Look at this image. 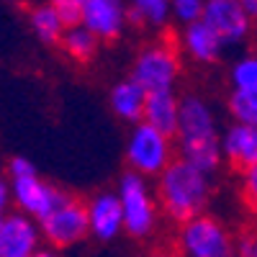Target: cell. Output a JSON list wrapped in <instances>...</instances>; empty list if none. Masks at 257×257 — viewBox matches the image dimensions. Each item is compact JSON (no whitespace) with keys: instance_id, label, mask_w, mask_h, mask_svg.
I'll return each instance as SVG.
<instances>
[{"instance_id":"1","label":"cell","mask_w":257,"mask_h":257,"mask_svg":"<svg viewBox=\"0 0 257 257\" xmlns=\"http://www.w3.org/2000/svg\"><path fill=\"white\" fill-rule=\"evenodd\" d=\"M178 157L188 160L208 175H216L224 165L221 157V132L213 113V105L201 93L180 95V121L175 134Z\"/></svg>"},{"instance_id":"2","label":"cell","mask_w":257,"mask_h":257,"mask_svg":"<svg viewBox=\"0 0 257 257\" xmlns=\"http://www.w3.org/2000/svg\"><path fill=\"white\" fill-rule=\"evenodd\" d=\"M155 193L162 216L180 226L206 213L213 198V175L203 173L183 157H175L173 165L157 178Z\"/></svg>"},{"instance_id":"3","label":"cell","mask_w":257,"mask_h":257,"mask_svg":"<svg viewBox=\"0 0 257 257\" xmlns=\"http://www.w3.org/2000/svg\"><path fill=\"white\" fill-rule=\"evenodd\" d=\"M116 193H118L121 211H123L126 237L137 239V242L155 237V231L160 229L162 211H160L155 188L149 185V178L134 173V170H123L116 183Z\"/></svg>"},{"instance_id":"4","label":"cell","mask_w":257,"mask_h":257,"mask_svg":"<svg viewBox=\"0 0 257 257\" xmlns=\"http://www.w3.org/2000/svg\"><path fill=\"white\" fill-rule=\"evenodd\" d=\"M123 157H126V170H134V173L149 180H157L178 157V147L173 137L149 126L147 121H139L128 128Z\"/></svg>"},{"instance_id":"5","label":"cell","mask_w":257,"mask_h":257,"mask_svg":"<svg viewBox=\"0 0 257 257\" xmlns=\"http://www.w3.org/2000/svg\"><path fill=\"white\" fill-rule=\"evenodd\" d=\"M175 249L183 257H239L237 234L208 211L178 226Z\"/></svg>"},{"instance_id":"6","label":"cell","mask_w":257,"mask_h":257,"mask_svg":"<svg viewBox=\"0 0 257 257\" xmlns=\"http://www.w3.org/2000/svg\"><path fill=\"white\" fill-rule=\"evenodd\" d=\"M183 75V54L178 41L155 39L144 44L132 62L128 77L139 82L147 93L157 90H175V85Z\"/></svg>"},{"instance_id":"7","label":"cell","mask_w":257,"mask_h":257,"mask_svg":"<svg viewBox=\"0 0 257 257\" xmlns=\"http://www.w3.org/2000/svg\"><path fill=\"white\" fill-rule=\"evenodd\" d=\"M44 244L52 249H67L90 237V221H88V203L77 196L64 198L49 216L39 221Z\"/></svg>"},{"instance_id":"8","label":"cell","mask_w":257,"mask_h":257,"mask_svg":"<svg viewBox=\"0 0 257 257\" xmlns=\"http://www.w3.org/2000/svg\"><path fill=\"white\" fill-rule=\"evenodd\" d=\"M11 193H13V208L29 213L31 219L41 221L70 196L67 190H62L59 185L49 183L47 178H41L39 173L13 178L11 180Z\"/></svg>"},{"instance_id":"9","label":"cell","mask_w":257,"mask_h":257,"mask_svg":"<svg viewBox=\"0 0 257 257\" xmlns=\"http://www.w3.org/2000/svg\"><path fill=\"white\" fill-rule=\"evenodd\" d=\"M203 24L219 34L224 47H237L254 34V21L244 13L242 0H206Z\"/></svg>"},{"instance_id":"10","label":"cell","mask_w":257,"mask_h":257,"mask_svg":"<svg viewBox=\"0 0 257 257\" xmlns=\"http://www.w3.org/2000/svg\"><path fill=\"white\" fill-rule=\"evenodd\" d=\"M41 247L44 237L39 221L13 208L0 224V257H34Z\"/></svg>"},{"instance_id":"11","label":"cell","mask_w":257,"mask_h":257,"mask_svg":"<svg viewBox=\"0 0 257 257\" xmlns=\"http://www.w3.org/2000/svg\"><path fill=\"white\" fill-rule=\"evenodd\" d=\"M80 24L90 29L103 44L118 41L128 26V3L126 0H85Z\"/></svg>"},{"instance_id":"12","label":"cell","mask_w":257,"mask_h":257,"mask_svg":"<svg viewBox=\"0 0 257 257\" xmlns=\"http://www.w3.org/2000/svg\"><path fill=\"white\" fill-rule=\"evenodd\" d=\"M85 203H88L90 237L95 242H103V244L118 239L123 234V211H121L118 193L111 190V188L95 190Z\"/></svg>"},{"instance_id":"13","label":"cell","mask_w":257,"mask_h":257,"mask_svg":"<svg viewBox=\"0 0 257 257\" xmlns=\"http://www.w3.org/2000/svg\"><path fill=\"white\" fill-rule=\"evenodd\" d=\"M221 157L234 173H247L257 167V126L229 123L221 132Z\"/></svg>"},{"instance_id":"14","label":"cell","mask_w":257,"mask_h":257,"mask_svg":"<svg viewBox=\"0 0 257 257\" xmlns=\"http://www.w3.org/2000/svg\"><path fill=\"white\" fill-rule=\"evenodd\" d=\"M178 47L180 54L188 57L193 64H203V67H211L224 57V41L219 39V34L213 31L208 24L198 21V24L183 26L178 34Z\"/></svg>"},{"instance_id":"15","label":"cell","mask_w":257,"mask_h":257,"mask_svg":"<svg viewBox=\"0 0 257 257\" xmlns=\"http://www.w3.org/2000/svg\"><path fill=\"white\" fill-rule=\"evenodd\" d=\"M147 90L132 77L116 80L108 90V108L111 113L123 123H139L144 121V105H147Z\"/></svg>"},{"instance_id":"16","label":"cell","mask_w":257,"mask_h":257,"mask_svg":"<svg viewBox=\"0 0 257 257\" xmlns=\"http://www.w3.org/2000/svg\"><path fill=\"white\" fill-rule=\"evenodd\" d=\"M144 121L175 139L178 121H180V95L175 90L149 93L147 95V105H144Z\"/></svg>"},{"instance_id":"17","label":"cell","mask_w":257,"mask_h":257,"mask_svg":"<svg viewBox=\"0 0 257 257\" xmlns=\"http://www.w3.org/2000/svg\"><path fill=\"white\" fill-rule=\"evenodd\" d=\"M26 24H29L31 34L47 47H59L64 31H67V24L62 21V16L54 11L52 3H39V6L29 8Z\"/></svg>"},{"instance_id":"18","label":"cell","mask_w":257,"mask_h":257,"mask_svg":"<svg viewBox=\"0 0 257 257\" xmlns=\"http://www.w3.org/2000/svg\"><path fill=\"white\" fill-rule=\"evenodd\" d=\"M128 26L162 31L173 21V0H126Z\"/></svg>"},{"instance_id":"19","label":"cell","mask_w":257,"mask_h":257,"mask_svg":"<svg viewBox=\"0 0 257 257\" xmlns=\"http://www.w3.org/2000/svg\"><path fill=\"white\" fill-rule=\"evenodd\" d=\"M100 44L103 41L90 29H85L82 24H75V26H67V31H64V36L59 41V49L67 54L72 62L88 64V62H93L98 57Z\"/></svg>"},{"instance_id":"20","label":"cell","mask_w":257,"mask_h":257,"mask_svg":"<svg viewBox=\"0 0 257 257\" xmlns=\"http://www.w3.org/2000/svg\"><path fill=\"white\" fill-rule=\"evenodd\" d=\"M226 113L231 123L257 126V88H247V90L231 88L226 95Z\"/></svg>"},{"instance_id":"21","label":"cell","mask_w":257,"mask_h":257,"mask_svg":"<svg viewBox=\"0 0 257 257\" xmlns=\"http://www.w3.org/2000/svg\"><path fill=\"white\" fill-rule=\"evenodd\" d=\"M229 85L234 90L257 88V49L239 54L229 64Z\"/></svg>"},{"instance_id":"22","label":"cell","mask_w":257,"mask_h":257,"mask_svg":"<svg viewBox=\"0 0 257 257\" xmlns=\"http://www.w3.org/2000/svg\"><path fill=\"white\" fill-rule=\"evenodd\" d=\"M239 198H242L247 216L257 226V167H252V170L239 175Z\"/></svg>"},{"instance_id":"23","label":"cell","mask_w":257,"mask_h":257,"mask_svg":"<svg viewBox=\"0 0 257 257\" xmlns=\"http://www.w3.org/2000/svg\"><path fill=\"white\" fill-rule=\"evenodd\" d=\"M206 0H173V21H178L180 26H190L203 21Z\"/></svg>"},{"instance_id":"24","label":"cell","mask_w":257,"mask_h":257,"mask_svg":"<svg viewBox=\"0 0 257 257\" xmlns=\"http://www.w3.org/2000/svg\"><path fill=\"white\" fill-rule=\"evenodd\" d=\"M49 3L54 6V11L62 16V21H64L67 26L80 24L82 8H85V0H49Z\"/></svg>"},{"instance_id":"25","label":"cell","mask_w":257,"mask_h":257,"mask_svg":"<svg viewBox=\"0 0 257 257\" xmlns=\"http://www.w3.org/2000/svg\"><path fill=\"white\" fill-rule=\"evenodd\" d=\"M34 173H39L36 170V165L29 160V157H11L8 160V170H6V175H8V180H13V178H24V175H34Z\"/></svg>"},{"instance_id":"26","label":"cell","mask_w":257,"mask_h":257,"mask_svg":"<svg viewBox=\"0 0 257 257\" xmlns=\"http://www.w3.org/2000/svg\"><path fill=\"white\" fill-rule=\"evenodd\" d=\"M237 244H239V257H257V226L254 224L237 234Z\"/></svg>"},{"instance_id":"27","label":"cell","mask_w":257,"mask_h":257,"mask_svg":"<svg viewBox=\"0 0 257 257\" xmlns=\"http://www.w3.org/2000/svg\"><path fill=\"white\" fill-rule=\"evenodd\" d=\"M13 193H11V180L8 175H0V224H3V219L8 216V213L13 211Z\"/></svg>"},{"instance_id":"28","label":"cell","mask_w":257,"mask_h":257,"mask_svg":"<svg viewBox=\"0 0 257 257\" xmlns=\"http://www.w3.org/2000/svg\"><path fill=\"white\" fill-rule=\"evenodd\" d=\"M242 8H244V13L257 24V0H242Z\"/></svg>"},{"instance_id":"29","label":"cell","mask_w":257,"mask_h":257,"mask_svg":"<svg viewBox=\"0 0 257 257\" xmlns=\"http://www.w3.org/2000/svg\"><path fill=\"white\" fill-rule=\"evenodd\" d=\"M34 257H62V254H59V249H52V247H41V249H39Z\"/></svg>"},{"instance_id":"30","label":"cell","mask_w":257,"mask_h":257,"mask_svg":"<svg viewBox=\"0 0 257 257\" xmlns=\"http://www.w3.org/2000/svg\"><path fill=\"white\" fill-rule=\"evenodd\" d=\"M149 257H183L178 249H157V252H152Z\"/></svg>"}]
</instances>
